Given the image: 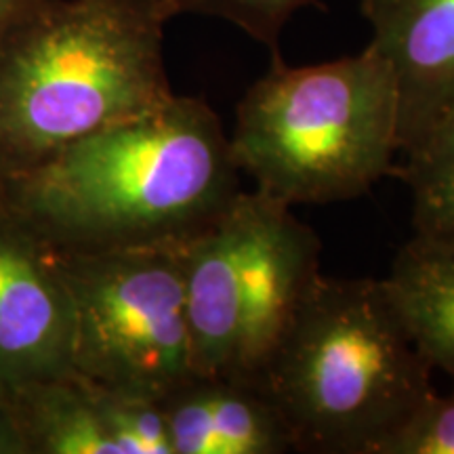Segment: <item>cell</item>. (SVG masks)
<instances>
[{"label":"cell","instance_id":"cell-1","mask_svg":"<svg viewBox=\"0 0 454 454\" xmlns=\"http://www.w3.org/2000/svg\"><path fill=\"white\" fill-rule=\"evenodd\" d=\"M238 192L219 116L204 99L173 93L3 184L0 204L51 251L98 253L184 242Z\"/></svg>","mask_w":454,"mask_h":454},{"label":"cell","instance_id":"cell-2","mask_svg":"<svg viewBox=\"0 0 454 454\" xmlns=\"http://www.w3.org/2000/svg\"><path fill=\"white\" fill-rule=\"evenodd\" d=\"M167 0H57L0 34V185L175 93Z\"/></svg>","mask_w":454,"mask_h":454},{"label":"cell","instance_id":"cell-3","mask_svg":"<svg viewBox=\"0 0 454 454\" xmlns=\"http://www.w3.org/2000/svg\"><path fill=\"white\" fill-rule=\"evenodd\" d=\"M431 372L383 278L322 274L257 381L297 452L377 454L434 391Z\"/></svg>","mask_w":454,"mask_h":454},{"label":"cell","instance_id":"cell-4","mask_svg":"<svg viewBox=\"0 0 454 454\" xmlns=\"http://www.w3.org/2000/svg\"><path fill=\"white\" fill-rule=\"evenodd\" d=\"M271 67L236 106L230 133L240 173L288 207L364 196L400 154V95L387 61L368 47L314 66Z\"/></svg>","mask_w":454,"mask_h":454},{"label":"cell","instance_id":"cell-5","mask_svg":"<svg viewBox=\"0 0 454 454\" xmlns=\"http://www.w3.org/2000/svg\"><path fill=\"white\" fill-rule=\"evenodd\" d=\"M322 242L293 207L238 192L207 230L177 244L194 374L257 381L320 280Z\"/></svg>","mask_w":454,"mask_h":454},{"label":"cell","instance_id":"cell-6","mask_svg":"<svg viewBox=\"0 0 454 454\" xmlns=\"http://www.w3.org/2000/svg\"><path fill=\"white\" fill-rule=\"evenodd\" d=\"M51 253L74 305V372L152 400L194 374L177 244Z\"/></svg>","mask_w":454,"mask_h":454},{"label":"cell","instance_id":"cell-7","mask_svg":"<svg viewBox=\"0 0 454 454\" xmlns=\"http://www.w3.org/2000/svg\"><path fill=\"white\" fill-rule=\"evenodd\" d=\"M70 372V291L53 253L0 204V394Z\"/></svg>","mask_w":454,"mask_h":454},{"label":"cell","instance_id":"cell-8","mask_svg":"<svg viewBox=\"0 0 454 454\" xmlns=\"http://www.w3.org/2000/svg\"><path fill=\"white\" fill-rule=\"evenodd\" d=\"M400 95V154L454 99V0H360Z\"/></svg>","mask_w":454,"mask_h":454},{"label":"cell","instance_id":"cell-9","mask_svg":"<svg viewBox=\"0 0 454 454\" xmlns=\"http://www.w3.org/2000/svg\"><path fill=\"white\" fill-rule=\"evenodd\" d=\"M158 404L173 454L297 452L282 412L253 379L192 374Z\"/></svg>","mask_w":454,"mask_h":454},{"label":"cell","instance_id":"cell-10","mask_svg":"<svg viewBox=\"0 0 454 454\" xmlns=\"http://www.w3.org/2000/svg\"><path fill=\"white\" fill-rule=\"evenodd\" d=\"M383 282L425 360L454 383V242L412 234Z\"/></svg>","mask_w":454,"mask_h":454},{"label":"cell","instance_id":"cell-11","mask_svg":"<svg viewBox=\"0 0 454 454\" xmlns=\"http://www.w3.org/2000/svg\"><path fill=\"white\" fill-rule=\"evenodd\" d=\"M26 454H118L98 387L82 374L27 383L7 394Z\"/></svg>","mask_w":454,"mask_h":454},{"label":"cell","instance_id":"cell-12","mask_svg":"<svg viewBox=\"0 0 454 454\" xmlns=\"http://www.w3.org/2000/svg\"><path fill=\"white\" fill-rule=\"evenodd\" d=\"M402 156L394 175L411 192L412 234L454 242V99Z\"/></svg>","mask_w":454,"mask_h":454},{"label":"cell","instance_id":"cell-13","mask_svg":"<svg viewBox=\"0 0 454 454\" xmlns=\"http://www.w3.org/2000/svg\"><path fill=\"white\" fill-rule=\"evenodd\" d=\"M104 421L118 454H173L158 400L95 383Z\"/></svg>","mask_w":454,"mask_h":454},{"label":"cell","instance_id":"cell-14","mask_svg":"<svg viewBox=\"0 0 454 454\" xmlns=\"http://www.w3.org/2000/svg\"><path fill=\"white\" fill-rule=\"evenodd\" d=\"M316 0H167L170 15L217 17L278 53L282 30L291 17Z\"/></svg>","mask_w":454,"mask_h":454},{"label":"cell","instance_id":"cell-15","mask_svg":"<svg viewBox=\"0 0 454 454\" xmlns=\"http://www.w3.org/2000/svg\"><path fill=\"white\" fill-rule=\"evenodd\" d=\"M377 454H454V383L448 394L431 391Z\"/></svg>","mask_w":454,"mask_h":454},{"label":"cell","instance_id":"cell-16","mask_svg":"<svg viewBox=\"0 0 454 454\" xmlns=\"http://www.w3.org/2000/svg\"><path fill=\"white\" fill-rule=\"evenodd\" d=\"M55 3L57 0H0V34Z\"/></svg>","mask_w":454,"mask_h":454},{"label":"cell","instance_id":"cell-17","mask_svg":"<svg viewBox=\"0 0 454 454\" xmlns=\"http://www.w3.org/2000/svg\"><path fill=\"white\" fill-rule=\"evenodd\" d=\"M0 454H26L24 438L3 395H0Z\"/></svg>","mask_w":454,"mask_h":454}]
</instances>
